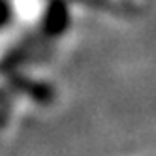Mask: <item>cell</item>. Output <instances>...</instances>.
<instances>
[{"mask_svg": "<svg viewBox=\"0 0 156 156\" xmlns=\"http://www.w3.org/2000/svg\"><path fill=\"white\" fill-rule=\"evenodd\" d=\"M66 21H68V15H66V8L62 4H55L51 6V12L47 15V30L49 32H60L66 27Z\"/></svg>", "mask_w": 156, "mask_h": 156, "instance_id": "1", "label": "cell"}, {"mask_svg": "<svg viewBox=\"0 0 156 156\" xmlns=\"http://www.w3.org/2000/svg\"><path fill=\"white\" fill-rule=\"evenodd\" d=\"M6 17H8V9H6V6L0 2V25L6 21Z\"/></svg>", "mask_w": 156, "mask_h": 156, "instance_id": "2", "label": "cell"}]
</instances>
